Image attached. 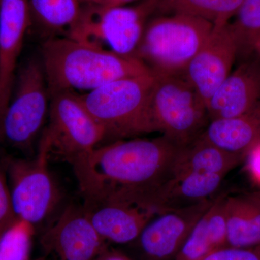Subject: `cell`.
Wrapping results in <instances>:
<instances>
[{"instance_id": "1", "label": "cell", "mask_w": 260, "mask_h": 260, "mask_svg": "<svg viewBox=\"0 0 260 260\" xmlns=\"http://www.w3.org/2000/svg\"><path fill=\"white\" fill-rule=\"evenodd\" d=\"M181 148L162 135L118 140L97 147L72 167L83 199L118 200L150 210L154 193L174 176Z\"/></svg>"}, {"instance_id": "2", "label": "cell", "mask_w": 260, "mask_h": 260, "mask_svg": "<svg viewBox=\"0 0 260 260\" xmlns=\"http://www.w3.org/2000/svg\"><path fill=\"white\" fill-rule=\"evenodd\" d=\"M41 59L50 95L76 90L85 93L121 78L151 73L137 58L119 55L68 37L44 41Z\"/></svg>"}, {"instance_id": "3", "label": "cell", "mask_w": 260, "mask_h": 260, "mask_svg": "<svg viewBox=\"0 0 260 260\" xmlns=\"http://www.w3.org/2000/svg\"><path fill=\"white\" fill-rule=\"evenodd\" d=\"M153 74L128 77L78 94L107 137L129 138L157 132L151 109Z\"/></svg>"}, {"instance_id": "4", "label": "cell", "mask_w": 260, "mask_h": 260, "mask_svg": "<svg viewBox=\"0 0 260 260\" xmlns=\"http://www.w3.org/2000/svg\"><path fill=\"white\" fill-rule=\"evenodd\" d=\"M213 26L189 15H158L147 23L135 57L154 76L184 75Z\"/></svg>"}, {"instance_id": "5", "label": "cell", "mask_w": 260, "mask_h": 260, "mask_svg": "<svg viewBox=\"0 0 260 260\" xmlns=\"http://www.w3.org/2000/svg\"><path fill=\"white\" fill-rule=\"evenodd\" d=\"M158 0H144L135 6L82 7L68 37L78 42L135 57L145 26L156 11Z\"/></svg>"}, {"instance_id": "6", "label": "cell", "mask_w": 260, "mask_h": 260, "mask_svg": "<svg viewBox=\"0 0 260 260\" xmlns=\"http://www.w3.org/2000/svg\"><path fill=\"white\" fill-rule=\"evenodd\" d=\"M50 94L42 59L32 57L20 65L1 125L0 140L28 151L49 116Z\"/></svg>"}, {"instance_id": "7", "label": "cell", "mask_w": 260, "mask_h": 260, "mask_svg": "<svg viewBox=\"0 0 260 260\" xmlns=\"http://www.w3.org/2000/svg\"><path fill=\"white\" fill-rule=\"evenodd\" d=\"M107 138L102 126L80 102L78 93L50 95L49 124L39 147L51 158L73 166L85 158Z\"/></svg>"}, {"instance_id": "8", "label": "cell", "mask_w": 260, "mask_h": 260, "mask_svg": "<svg viewBox=\"0 0 260 260\" xmlns=\"http://www.w3.org/2000/svg\"><path fill=\"white\" fill-rule=\"evenodd\" d=\"M154 77L151 109L157 132L184 148L209 122L206 106L184 75Z\"/></svg>"}, {"instance_id": "9", "label": "cell", "mask_w": 260, "mask_h": 260, "mask_svg": "<svg viewBox=\"0 0 260 260\" xmlns=\"http://www.w3.org/2000/svg\"><path fill=\"white\" fill-rule=\"evenodd\" d=\"M5 160L15 216L34 229L46 223L60 208L64 198L49 171L47 153L39 148L35 158Z\"/></svg>"}, {"instance_id": "10", "label": "cell", "mask_w": 260, "mask_h": 260, "mask_svg": "<svg viewBox=\"0 0 260 260\" xmlns=\"http://www.w3.org/2000/svg\"><path fill=\"white\" fill-rule=\"evenodd\" d=\"M47 260H96L109 247L85 215L70 204L58 213L40 239Z\"/></svg>"}, {"instance_id": "11", "label": "cell", "mask_w": 260, "mask_h": 260, "mask_svg": "<svg viewBox=\"0 0 260 260\" xmlns=\"http://www.w3.org/2000/svg\"><path fill=\"white\" fill-rule=\"evenodd\" d=\"M216 197L192 206L156 214L131 244L143 260H175L194 224Z\"/></svg>"}, {"instance_id": "12", "label": "cell", "mask_w": 260, "mask_h": 260, "mask_svg": "<svg viewBox=\"0 0 260 260\" xmlns=\"http://www.w3.org/2000/svg\"><path fill=\"white\" fill-rule=\"evenodd\" d=\"M237 60V48L229 23L214 25L191 59L184 77L205 104L225 81Z\"/></svg>"}, {"instance_id": "13", "label": "cell", "mask_w": 260, "mask_h": 260, "mask_svg": "<svg viewBox=\"0 0 260 260\" xmlns=\"http://www.w3.org/2000/svg\"><path fill=\"white\" fill-rule=\"evenodd\" d=\"M30 25L28 0L0 1V125L13 93L19 56Z\"/></svg>"}, {"instance_id": "14", "label": "cell", "mask_w": 260, "mask_h": 260, "mask_svg": "<svg viewBox=\"0 0 260 260\" xmlns=\"http://www.w3.org/2000/svg\"><path fill=\"white\" fill-rule=\"evenodd\" d=\"M83 208L95 230L108 244H133L156 215L139 205L118 200L83 199Z\"/></svg>"}, {"instance_id": "15", "label": "cell", "mask_w": 260, "mask_h": 260, "mask_svg": "<svg viewBox=\"0 0 260 260\" xmlns=\"http://www.w3.org/2000/svg\"><path fill=\"white\" fill-rule=\"evenodd\" d=\"M260 106V55L239 61L206 105L210 120L243 115Z\"/></svg>"}, {"instance_id": "16", "label": "cell", "mask_w": 260, "mask_h": 260, "mask_svg": "<svg viewBox=\"0 0 260 260\" xmlns=\"http://www.w3.org/2000/svg\"><path fill=\"white\" fill-rule=\"evenodd\" d=\"M225 177L213 174L174 175L154 193L149 209L158 214L199 204L218 194Z\"/></svg>"}, {"instance_id": "17", "label": "cell", "mask_w": 260, "mask_h": 260, "mask_svg": "<svg viewBox=\"0 0 260 260\" xmlns=\"http://www.w3.org/2000/svg\"><path fill=\"white\" fill-rule=\"evenodd\" d=\"M198 138L245 158L260 142V106L243 115L210 120Z\"/></svg>"}, {"instance_id": "18", "label": "cell", "mask_w": 260, "mask_h": 260, "mask_svg": "<svg viewBox=\"0 0 260 260\" xmlns=\"http://www.w3.org/2000/svg\"><path fill=\"white\" fill-rule=\"evenodd\" d=\"M219 193L213 204L194 224L175 260H202L227 245L225 203Z\"/></svg>"}, {"instance_id": "19", "label": "cell", "mask_w": 260, "mask_h": 260, "mask_svg": "<svg viewBox=\"0 0 260 260\" xmlns=\"http://www.w3.org/2000/svg\"><path fill=\"white\" fill-rule=\"evenodd\" d=\"M227 245L237 248L260 246V191L229 196L225 203Z\"/></svg>"}, {"instance_id": "20", "label": "cell", "mask_w": 260, "mask_h": 260, "mask_svg": "<svg viewBox=\"0 0 260 260\" xmlns=\"http://www.w3.org/2000/svg\"><path fill=\"white\" fill-rule=\"evenodd\" d=\"M244 158L198 138L181 148L174 166V175L200 174L225 177Z\"/></svg>"}, {"instance_id": "21", "label": "cell", "mask_w": 260, "mask_h": 260, "mask_svg": "<svg viewBox=\"0 0 260 260\" xmlns=\"http://www.w3.org/2000/svg\"><path fill=\"white\" fill-rule=\"evenodd\" d=\"M30 28L47 39L74 25L81 11L80 0H28Z\"/></svg>"}, {"instance_id": "22", "label": "cell", "mask_w": 260, "mask_h": 260, "mask_svg": "<svg viewBox=\"0 0 260 260\" xmlns=\"http://www.w3.org/2000/svg\"><path fill=\"white\" fill-rule=\"evenodd\" d=\"M244 0H158L159 15H186L207 20L214 25L230 22Z\"/></svg>"}, {"instance_id": "23", "label": "cell", "mask_w": 260, "mask_h": 260, "mask_svg": "<svg viewBox=\"0 0 260 260\" xmlns=\"http://www.w3.org/2000/svg\"><path fill=\"white\" fill-rule=\"evenodd\" d=\"M229 25L237 45V61L260 55V0H244Z\"/></svg>"}, {"instance_id": "24", "label": "cell", "mask_w": 260, "mask_h": 260, "mask_svg": "<svg viewBox=\"0 0 260 260\" xmlns=\"http://www.w3.org/2000/svg\"><path fill=\"white\" fill-rule=\"evenodd\" d=\"M34 230L18 219L0 237V260H28Z\"/></svg>"}, {"instance_id": "25", "label": "cell", "mask_w": 260, "mask_h": 260, "mask_svg": "<svg viewBox=\"0 0 260 260\" xmlns=\"http://www.w3.org/2000/svg\"><path fill=\"white\" fill-rule=\"evenodd\" d=\"M0 162V235H3L18 220L12 204L11 194L8 182L5 160Z\"/></svg>"}, {"instance_id": "26", "label": "cell", "mask_w": 260, "mask_h": 260, "mask_svg": "<svg viewBox=\"0 0 260 260\" xmlns=\"http://www.w3.org/2000/svg\"><path fill=\"white\" fill-rule=\"evenodd\" d=\"M202 260H260V246L246 249L224 246Z\"/></svg>"}, {"instance_id": "27", "label": "cell", "mask_w": 260, "mask_h": 260, "mask_svg": "<svg viewBox=\"0 0 260 260\" xmlns=\"http://www.w3.org/2000/svg\"><path fill=\"white\" fill-rule=\"evenodd\" d=\"M245 158L251 178L260 186V142L249 150Z\"/></svg>"}, {"instance_id": "28", "label": "cell", "mask_w": 260, "mask_h": 260, "mask_svg": "<svg viewBox=\"0 0 260 260\" xmlns=\"http://www.w3.org/2000/svg\"><path fill=\"white\" fill-rule=\"evenodd\" d=\"M96 260H133L121 251L109 247L98 257Z\"/></svg>"}, {"instance_id": "29", "label": "cell", "mask_w": 260, "mask_h": 260, "mask_svg": "<svg viewBox=\"0 0 260 260\" xmlns=\"http://www.w3.org/2000/svg\"><path fill=\"white\" fill-rule=\"evenodd\" d=\"M134 1L136 0H93L92 3L104 7H119L126 6Z\"/></svg>"}, {"instance_id": "30", "label": "cell", "mask_w": 260, "mask_h": 260, "mask_svg": "<svg viewBox=\"0 0 260 260\" xmlns=\"http://www.w3.org/2000/svg\"><path fill=\"white\" fill-rule=\"evenodd\" d=\"M80 1L86 2L87 3H93V0H80Z\"/></svg>"}, {"instance_id": "31", "label": "cell", "mask_w": 260, "mask_h": 260, "mask_svg": "<svg viewBox=\"0 0 260 260\" xmlns=\"http://www.w3.org/2000/svg\"><path fill=\"white\" fill-rule=\"evenodd\" d=\"M35 260H47V259H46V258L44 257V256H41V257L38 258V259H35Z\"/></svg>"}, {"instance_id": "32", "label": "cell", "mask_w": 260, "mask_h": 260, "mask_svg": "<svg viewBox=\"0 0 260 260\" xmlns=\"http://www.w3.org/2000/svg\"><path fill=\"white\" fill-rule=\"evenodd\" d=\"M0 237H1V235H0Z\"/></svg>"}, {"instance_id": "33", "label": "cell", "mask_w": 260, "mask_h": 260, "mask_svg": "<svg viewBox=\"0 0 260 260\" xmlns=\"http://www.w3.org/2000/svg\"><path fill=\"white\" fill-rule=\"evenodd\" d=\"M0 1H1V0H0Z\"/></svg>"}]
</instances>
